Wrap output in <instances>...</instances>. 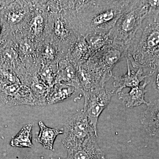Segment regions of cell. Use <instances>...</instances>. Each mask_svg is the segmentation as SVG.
<instances>
[{
    "mask_svg": "<svg viewBox=\"0 0 159 159\" xmlns=\"http://www.w3.org/2000/svg\"><path fill=\"white\" fill-rule=\"evenodd\" d=\"M129 0L70 1L65 16L78 36L108 34L122 14Z\"/></svg>",
    "mask_w": 159,
    "mask_h": 159,
    "instance_id": "obj_1",
    "label": "cell"
},
{
    "mask_svg": "<svg viewBox=\"0 0 159 159\" xmlns=\"http://www.w3.org/2000/svg\"><path fill=\"white\" fill-rule=\"evenodd\" d=\"M159 2L150 1V7L128 49L126 59L134 68L151 69L156 72L159 67Z\"/></svg>",
    "mask_w": 159,
    "mask_h": 159,
    "instance_id": "obj_2",
    "label": "cell"
},
{
    "mask_svg": "<svg viewBox=\"0 0 159 159\" xmlns=\"http://www.w3.org/2000/svg\"><path fill=\"white\" fill-rule=\"evenodd\" d=\"M150 7V0L129 1L125 9L109 33L113 42L128 49Z\"/></svg>",
    "mask_w": 159,
    "mask_h": 159,
    "instance_id": "obj_3",
    "label": "cell"
},
{
    "mask_svg": "<svg viewBox=\"0 0 159 159\" xmlns=\"http://www.w3.org/2000/svg\"><path fill=\"white\" fill-rule=\"evenodd\" d=\"M48 12V25L45 39L57 46L65 56L79 36L74 32L61 10Z\"/></svg>",
    "mask_w": 159,
    "mask_h": 159,
    "instance_id": "obj_4",
    "label": "cell"
},
{
    "mask_svg": "<svg viewBox=\"0 0 159 159\" xmlns=\"http://www.w3.org/2000/svg\"><path fill=\"white\" fill-rule=\"evenodd\" d=\"M35 9V1H10L0 10V20L5 31L11 34L20 31Z\"/></svg>",
    "mask_w": 159,
    "mask_h": 159,
    "instance_id": "obj_5",
    "label": "cell"
},
{
    "mask_svg": "<svg viewBox=\"0 0 159 159\" xmlns=\"http://www.w3.org/2000/svg\"><path fill=\"white\" fill-rule=\"evenodd\" d=\"M63 134L62 143L66 148L80 145L89 137H98L83 110L69 118L65 125Z\"/></svg>",
    "mask_w": 159,
    "mask_h": 159,
    "instance_id": "obj_6",
    "label": "cell"
},
{
    "mask_svg": "<svg viewBox=\"0 0 159 159\" xmlns=\"http://www.w3.org/2000/svg\"><path fill=\"white\" fill-rule=\"evenodd\" d=\"M81 91L84 99L83 111L91 126L97 133V123L99 116L110 102L115 91L109 90L105 87Z\"/></svg>",
    "mask_w": 159,
    "mask_h": 159,
    "instance_id": "obj_7",
    "label": "cell"
},
{
    "mask_svg": "<svg viewBox=\"0 0 159 159\" xmlns=\"http://www.w3.org/2000/svg\"><path fill=\"white\" fill-rule=\"evenodd\" d=\"M11 39L26 70L31 75H37L42 65L39 58L36 45L21 31L11 33Z\"/></svg>",
    "mask_w": 159,
    "mask_h": 159,
    "instance_id": "obj_8",
    "label": "cell"
},
{
    "mask_svg": "<svg viewBox=\"0 0 159 159\" xmlns=\"http://www.w3.org/2000/svg\"><path fill=\"white\" fill-rule=\"evenodd\" d=\"M35 9L27 25L20 31L35 45L45 39L48 25V1H35Z\"/></svg>",
    "mask_w": 159,
    "mask_h": 159,
    "instance_id": "obj_9",
    "label": "cell"
},
{
    "mask_svg": "<svg viewBox=\"0 0 159 159\" xmlns=\"http://www.w3.org/2000/svg\"><path fill=\"white\" fill-rule=\"evenodd\" d=\"M127 51L126 47L112 42L89 59L111 78L113 76L114 67L124 58H126Z\"/></svg>",
    "mask_w": 159,
    "mask_h": 159,
    "instance_id": "obj_10",
    "label": "cell"
},
{
    "mask_svg": "<svg viewBox=\"0 0 159 159\" xmlns=\"http://www.w3.org/2000/svg\"><path fill=\"white\" fill-rule=\"evenodd\" d=\"M76 70L81 91L104 88L106 83L111 79L90 59Z\"/></svg>",
    "mask_w": 159,
    "mask_h": 159,
    "instance_id": "obj_11",
    "label": "cell"
},
{
    "mask_svg": "<svg viewBox=\"0 0 159 159\" xmlns=\"http://www.w3.org/2000/svg\"><path fill=\"white\" fill-rule=\"evenodd\" d=\"M0 98L7 107L20 105L35 106V100L29 87L21 84L0 88Z\"/></svg>",
    "mask_w": 159,
    "mask_h": 159,
    "instance_id": "obj_12",
    "label": "cell"
},
{
    "mask_svg": "<svg viewBox=\"0 0 159 159\" xmlns=\"http://www.w3.org/2000/svg\"><path fill=\"white\" fill-rule=\"evenodd\" d=\"M96 136L89 137L82 144L67 148L66 159H106Z\"/></svg>",
    "mask_w": 159,
    "mask_h": 159,
    "instance_id": "obj_13",
    "label": "cell"
},
{
    "mask_svg": "<svg viewBox=\"0 0 159 159\" xmlns=\"http://www.w3.org/2000/svg\"><path fill=\"white\" fill-rule=\"evenodd\" d=\"M127 60V72L122 76H114L113 85L117 89V94L122 92L125 88H133L140 85V83L148 77H152L153 74H144V70L139 68L137 72L130 70L129 61Z\"/></svg>",
    "mask_w": 159,
    "mask_h": 159,
    "instance_id": "obj_14",
    "label": "cell"
},
{
    "mask_svg": "<svg viewBox=\"0 0 159 159\" xmlns=\"http://www.w3.org/2000/svg\"><path fill=\"white\" fill-rule=\"evenodd\" d=\"M61 83L74 87L81 90L77 71L66 58H62L57 63V71L55 84Z\"/></svg>",
    "mask_w": 159,
    "mask_h": 159,
    "instance_id": "obj_15",
    "label": "cell"
},
{
    "mask_svg": "<svg viewBox=\"0 0 159 159\" xmlns=\"http://www.w3.org/2000/svg\"><path fill=\"white\" fill-rule=\"evenodd\" d=\"M92 57L85 38L80 36L66 58L77 70Z\"/></svg>",
    "mask_w": 159,
    "mask_h": 159,
    "instance_id": "obj_16",
    "label": "cell"
},
{
    "mask_svg": "<svg viewBox=\"0 0 159 159\" xmlns=\"http://www.w3.org/2000/svg\"><path fill=\"white\" fill-rule=\"evenodd\" d=\"M38 55L42 65L57 64L59 61L65 58L59 49L50 40L45 39L36 45Z\"/></svg>",
    "mask_w": 159,
    "mask_h": 159,
    "instance_id": "obj_17",
    "label": "cell"
},
{
    "mask_svg": "<svg viewBox=\"0 0 159 159\" xmlns=\"http://www.w3.org/2000/svg\"><path fill=\"white\" fill-rule=\"evenodd\" d=\"M159 99L150 102L143 112L142 122L144 128L151 136H159Z\"/></svg>",
    "mask_w": 159,
    "mask_h": 159,
    "instance_id": "obj_18",
    "label": "cell"
},
{
    "mask_svg": "<svg viewBox=\"0 0 159 159\" xmlns=\"http://www.w3.org/2000/svg\"><path fill=\"white\" fill-rule=\"evenodd\" d=\"M149 83V80L145 79L142 85L131 89L128 93H124L122 92L118 93L119 99L126 102L125 106L128 108L136 107L142 104H145L148 106L150 102L145 101V95L147 92L145 88Z\"/></svg>",
    "mask_w": 159,
    "mask_h": 159,
    "instance_id": "obj_19",
    "label": "cell"
},
{
    "mask_svg": "<svg viewBox=\"0 0 159 159\" xmlns=\"http://www.w3.org/2000/svg\"><path fill=\"white\" fill-rule=\"evenodd\" d=\"M79 90L72 86L56 83L50 88L47 99V105L63 102L73 97Z\"/></svg>",
    "mask_w": 159,
    "mask_h": 159,
    "instance_id": "obj_20",
    "label": "cell"
},
{
    "mask_svg": "<svg viewBox=\"0 0 159 159\" xmlns=\"http://www.w3.org/2000/svg\"><path fill=\"white\" fill-rule=\"evenodd\" d=\"M38 125L40 131L37 137V142L46 149L53 150L56 137L63 134V131L57 129L49 128L42 121L39 122Z\"/></svg>",
    "mask_w": 159,
    "mask_h": 159,
    "instance_id": "obj_21",
    "label": "cell"
},
{
    "mask_svg": "<svg viewBox=\"0 0 159 159\" xmlns=\"http://www.w3.org/2000/svg\"><path fill=\"white\" fill-rule=\"evenodd\" d=\"M29 87L30 89L35 100V106L45 107L47 105V99L50 88L48 86L38 74L32 80Z\"/></svg>",
    "mask_w": 159,
    "mask_h": 159,
    "instance_id": "obj_22",
    "label": "cell"
},
{
    "mask_svg": "<svg viewBox=\"0 0 159 159\" xmlns=\"http://www.w3.org/2000/svg\"><path fill=\"white\" fill-rule=\"evenodd\" d=\"M85 38L92 57L113 42L110 39L109 33H93L87 35Z\"/></svg>",
    "mask_w": 159,
    "mask_h": 159,
    "instance_id": "obj_23",
    "label": "cell"
},
{
    "mask_svg": "<svg viewBox=\"0 0 159 159\" xmlns=\"http://www.w3.org/2000/svg\"><path fill=\"white\" fill-rule=\"evenodd\" d=\"M32 125L27 124L21 129L18 133L11 139L10 145L12 147L31 148L32 143Z\"/></svg>",
    "mask_w": 159,
    "mask_h": 159,
    "instance_id": "obj_24",
    "label": "cell"
},
{
    "mask_svg": "<svg viewBox=\"0 0 159 159\" xmlns=\"http://www.w3.org/2000/svg\"><path fill=\"white\" fill-rule=\"evenodd\" d=\"M57 71V64L43 65L38 74L43 82L51 88L55 84Z\"/></svg>",
    "mask_w": 159,
    "mask_h": 159,
    "instance_id": "obj_25",
    "label": "cell"
},
{
    "mask_svg": "<svg viewBox=\"0 0 159 159\" xmlns=\"http://www.w3.org/2000/svg\"><path fill=\"white\" fill-rule=\"evenodd\" d=\"M11 33L5 31L0 20V47L8 43L11 38Z\"/></svg>",
    "mask_w": 159,
    "mask_h": 159,
    "instance_id": "obj_26",
    "label": "cell"
},
{
    "mask_svg": "<svg viewBox=\"0 0 159 159\" xmlns=\"http://www.w3.org/2000/svg\"><path fill=\"white\" fill-rule=\"evenodd\" d=\"M156 89L158 92H159V71L157 72L156 79Z\"/></svg>",
    "mask_w": 159,
    "mask_h": 159,
    "instance_id": "obj_27",
    "label": "cell"
}]
</instances>
